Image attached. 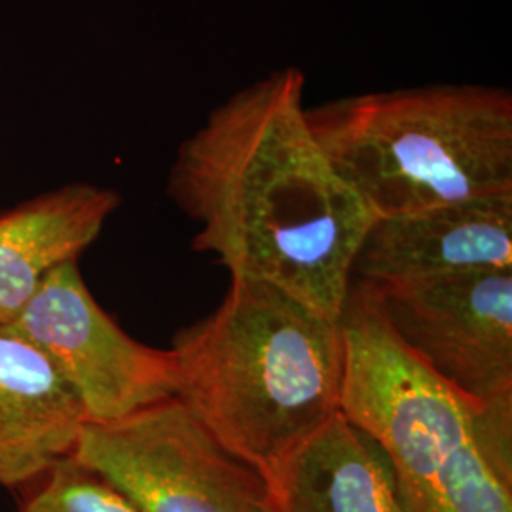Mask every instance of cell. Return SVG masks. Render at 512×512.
<instances>
[{"instance_id": "277c9868", "label": "cell", "mask_w": 512, "mask_h": 512, "mask_svg": "<svg viewBox=\"0 0 512 512\" xmlns=\"http://www.w3.org/2000/svg\"><path fill=\"white\" fill-rule=\"evenodd\" d=\"M313 137L376 219L512 194V93L433 84L306 107Z\"/></svg>"}, {"instance_id": "30bf717a", "label": "cell", "mask_w": 512, "mask_h": 512, "mask_svg": "<svg viewBox=\"0 0 512 512\" xmlns=\"http://www.w3.org/2000/svg\"><path fill=\"white\" fill-rule=\"evenodd\" d=\"M270 512H406L391 461L336 412L270 475Z\"/></svg>"}, {"instance_id": "ba28073f", "label": "cell", "mask_w": 512, "mask_h": 512, "mask_svg": "<svg viewBox=\"0 0 512 512\" xmlns=\"http://www.w3.org/2000/svg\"><path fill=\"white\" fill-rule=\"evenodd\" d=\"M512 268V194L374 220L355 272L374 289Z\"/></svg>"}, {"instance_id": "8992f818", "label": "cell", "mask_w": 512, "mask_h": 512, "mask_svg": "<svg viewBox=\"0 0 512 512\" xmlns=\"http://www.w3.org/2000/svg\"><path fill=\"white\" fill-rule=\"evenodd\" d=\"M12 327L54 363L86 421L120 420L175 397L169 349L145 346L120 329L86 287L78 260L46 275Z\"/></svg>"}, {"instance_id": "7a4b0ae2", "label": "cell", "mask_w": 512, "mask_h": 512, "mask_svg": "<svg viewBox=\"0 0 512 512\" xmlns=\"http://www.w3.org/2000/svg\"><path fill=\"white\" fill-rule=\"evenodd\" d=\"M169 353L175 397L264 478L340 412V321L268 283L232 277L219 308L181 330Z\"/></svg>"}, {"instance_id": "52a82bcc", "label": "cell", "mask_w": 512, "mask_h": 512, "mask_svg": "<svg viewBox=\"0 0 512 512\" xmlns=\"http://www.w3.org/2000/svg\"><path fill=\"white\" fill-rule=\"evenodd\" d=\"M374 291L404 344L442 380L488 410L512 412V268Z\"/></svg>"}, {"instance_id": "3957f363", "label": "cell", "mask_w": 512, "mask_h": 512, "mask_svg": "<svg viewBox=\"0 0 512 512\" xmlns=\"http://www.w3.org/2000/svg\"><path fill=\"white\" fill-rule=\"evenodd\" d=\"M340 325V412L380 444L406 512H512V412L442 380L389 323L378 293L351 287Z\"/></svg>"}, {"instance_id": "6da1fadb", "label": "cell", "mask_w": 512, "mask_h": 512, "mask_svg": "<svg viewBox=\"0 0 512 512\" xmlns=\"http://www.w3.org/2000/svg\"><path fill=\"white\" fill-rule=\"evenodd\" d=\"M304 88L285 67L232 93L179 148L167 194L196 251L340 321L376 217L313 137Z\"/></svg>"}, {"instance_id": "7c38bea8", "label": "cell", "mask_w": 512, "mask_h": 512, "mask_svg": "<svg viewBox=\"0 0 512 512\" xmlns=\"http://www.w3.org/2000/svg\"><path fill=\"white\" fill-rule=\"evenodd\" d=\"M16 512L139 511L109 482L69 456L38 478Z\"/></svg>"}, {"instance_id": "5b68a950", "label": "cell", "mask_w": 512, "mask_h": 512, "mask_svg": "<svg viewBox=\"0 0 512 512\" xmlns=\"http://www.w3.org/2000/svg\"><path fill=\"white\" fill-rule=\"evenodd\" d=\"M73 458L139 512H270L266 478L177 397L120 420L86 421Z\"/></svg>"}, {"instance_id": "8fae6325", "label": "cell", "mask_w": 512, "mask_h": 512, "mask_svg": "<svg viewBox=\"0 0 512 512\" xmlns=\"http://www.w3.org/2000/svg\"><path fill=\"white\" fill-rule=\"evenodd\" d=\"M122 202L95 184H67L0 213V325H12L54 268L78 260Z\"/></svg>"}, {"instance_id": "9c48e42d", "label": "cell", "mask_w": 512, "mask_h": 512, "mask_svg": "<svg viewBox=\"0 0 512 512\" xmlns=\"http://www.w3.org/2000/svg\"><path fill=\"white\" fill-rule=\"evenodd\" d=\"M84 408L54 363L12 325H0V486L35 484L73 456Z\"/></svg>"}]
</instances>
